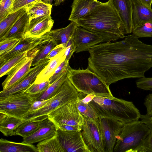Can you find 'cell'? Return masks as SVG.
Here are the masks:
<instances>
[{
  "instance_id": "6da1fadb",
  "label": "cell",
  "mask_w": 152,
  "mask_h": 152,
  "mask_svg": "<svg viewBox=\"0 0 152 152\" xmlns=\"http://www.w3.org/2000/svg\"><path fill=\"white\" fill-rule=\"evenodd\" d=\"M74 22L78 26L101 36L103 42L113 41L125 37L123 22L109 0L96 6Z\"/></svg>"
},
{
  "instance_id": "7a4b0ae2",
  "label": "cell",
  "mask_w": 152,
  "mask_h": 152,
  "mask_svg": "<svg viewBox=\"0 0 152 152\" xmlns=\"http://www.w3.org/2000/svg\"><path fill=\"white\" fill-rule=\"evenodd\" d=\"M99 117L116 119L124 124L138 120L141 114L132 102L115 97L95 96L88 103Z\"/></svg>"
},
{
  "instance_id": "3957f363",
  "label": "cell",
  "mask_w": 152,
  "mask_h": 152,
  "mask_svg": "<svg viewBox=\"0 0 152 152\" xmlns=\"http://www.w3.org/2000/svg\"><path fill=\"white\" fill-rule=\"evenodd\" d=\"M67 77L79 93L86 95L93 94L95 96L110 99L114 97L109 86L88 68L85 69H75L69 66Z\"/></svg>"
},
{
  "instance_id": "277c9868",
  "label": "cell",
  "mask_w": 152,
  "mask_h": 152,
  "mask_svg": "<svg viewBox=\"0 0 152 152\" xmlns=\"http://www.w3.org/2000/svg\"><path fill=\"white\" fill-rule=\"evenodd\" d=\"M151 130L139 120L125 124L117 138L113 152H140Z\"/></svg>"
},
{
  "instance_id": "5b68a950",
  "label": "cell",
  "mask_w": 152,
  "mask_h": 152,
  "mask_svg": "<svg viewBox=\"0 0 152 152\" xmlns=\"http://www.w3.org/2000/svg\"><path fill=\"white\" fill-rule=\"evenodd\" d=\"M79 92L67 78L60 87L56 94L44 106L24 116V121L45 119L54 110L69 103L75 102Z\"/></svg>"
},
{
  "instance_id": "8992f818",
  "label": "cell",
  "mask_w": 152,
  "mask_h": 152,
  "mask_svg": "<svg viewBox=\"0 0 152 152\" xmlns=\"http://www.w3.org/2000/svg\"><path fill=\"white\" fill-rule=\"evenodd\" d=\"M58 128L67 131H81L84 118L75 102L66 104L48 115Z\"/></svg>"
},
{
  "instance_id": "52a82bcc",
  "label": "cell",
  "mask_w": 152,
  "mask_h": 152,
  "mask_svg": "<svg viewBox=\"0 0 152 152\" xmlns=\"http://www.w3.org/2000/svg\"><path fill=\"white\" fill-rule=\"evenodd\" d=\"M36 99L25 91L11 95L0 99V113L23 118Z\"/></svg>"
},
{
  "instance_id": "ba28073f",
  "label": "cell",
  "mask_w": 152,
  "mask_h": 152,
  "mask_svg": "<svg viewBox=\"0 0 152 152\" xmlns=\"http://www.w3.org/2000/svg\"><path fill=\"white\" fill-rule=\"evenodd\" d=\"M96 122L102 134L105 152H113L117 139L125 124L114 119L100 117Z\"/></svg>"
},
{
  "instance_id": "9c48e42d",
  "label": "cell",
  "mask_w": 152,
  "mask_h": 152,
  "mask_svg": "<svg viewBox=\"0 0 152 152\" xmlns=\"http://www.w3.org/2000/svg\"><path fill=\"white\" fill-rule=\"evenodd\" d=\"M84 118L81 132L86 145L90 152H105L103 140L98 124L90 119Z\"/></svg>"
},
{
  "instance_id": "30bf717a",
  "label": "cell",
  "mask_w": 152,
  "mask_h": 152,
  "mask_svg": "<svg viewBox=\"0 0 152 152\" xmlns=\"http://www.w3.org/2000/svg\"><path fill=\"white\" fill-rule=\"evenodd\" d=\"M50 59L45 58L41 60L16 83L0 92V99L15 93L25 91L34 83L37 76L48 64Z\"/></svg>"
},
{
  "instance_id": "8fae6325",
  "label": "cell",
  "mask_w": 152,
  "mask_h": 152,
  "mask_svg": "<svg viewBox=\"0 0 152 152\" xmlns=\"http://www.w3.org/2000/svg\"><path fill=\"white\" fill-rule=\"evenodd\" d=\"M38 51L37 47L29 51L27 55L7 74V76L2 84L3 90L16 83L28 72L33 59Z\"/></svg>"
},
{
  "instance_id": "7c38bea8",
  "label": "cell",
  "mask_w": 152,
  "mask_h": 152,
  "mask_svg": "<svg viewBox=\"0 0 152 152\" xmlns=\"http://www.w3.org/2000/svg\"><path fill=\"white\" fill-rule=\"evenodd\" d=\"M57 135L64 152H90L81 131H67L58 128Z\"/></svg>"
},
{
  "instance_id": "4fadbf2b",
  "label": "cell",
  "mask_w": 152,
  "mask_h": 152,
  "mask_svg": "<svg viewBox=\"0 0 152 152\" xmlns=\"http://www.w3.org/2000/svg\"><path fill=\"white\" fill-rule=\"evenodd\" d=\"M75 52L88 50L93 46L103 42L102 37L94 32L77 26L74 34Z\"/></svg>"
},
{
  "instance_id": "5bb4252c",
  "label": "cell",
  "mask_w": 152,
  "mask_h": 152,
  "mask_svg": "<svg viewBox=\"0 0 152 152\" xmlns=\"http://www.w3.org/2000/svg\"><path fill=\"white\" fill-rule=\"evenodd\" d=\"M54 23L51 15L30 20L23 38L40 37L51 30Z\"/></svg>"
},
{
  "instance_id": "9a60e30c",
  "label": "cell",
  "mask_w": 152,
  "mask_h": 152,
  "mask_svg": "<svg viewBox=\"0 0 152 152\" xmlns=\"http://www.w3.org/2000/svg\"><path fill=\"white\" fill-rule=\"evenodd\" d=\"M119 15L124 26L125 34L132 33L133 0H109Z\"/></svg>"
},
{
  "instance_id": "2e32d148",
  "label": "cell",
  "mask_w": 152,
  "mask_h": 152,
  "mask_svg": "<svg viewBox=\"0 0 152 152\" xmlns=\"http://www.w3.org/2000/svg\"><path fill=\"white\" fill-rule=\"evenodd\" d=\"M44 39L43 35L40 37L22 38L12 50L0 55V67L12 57L26 51H29L37 47Z\"/></svg>"
},
{
  "instance_id": "e0dca14e",
  "label": "cell",
  "mask_w": 152,
  "mask_h": 152,
  "mask_svg": "<svg viewBox=\"0 0 152 152\" xmlns=\"http://www.w3.org/2000/svg\"><path fill=\"white\" fill-rule=\"evenodd\" d=\"M58 128L48 117L43 120L38 129L33 134L23 138L22 143L32 144L50 138L56 134Z\"/></svg>"
},
{
  "instance_id": "ac0fdd59",
  "label": "cell",
  "mask_w": 152,
  "mask_h": 152,
  "mask_svg": "<svg viewBox=\"0 0 152 152\" xmlns=\"http://www.w3.org/2000/svg\"><path fill=\"white\" fill-rule=\"evenodd\" d=\"M133 30L146 23L152 22V9L138 0H133L132 14Z\"/></svg>"
},
{
  "instance_id": "d6986e66",
  "label": "cell",
  "mask_w": 152,
  "mask_h": 152,
  "mask_svg": "<svg viewBox=\"0 0 152 152\" xmlns=\"http://www.w3.org/2000/svg\"><path fill=\"white\" fill-rule=\"evenodd\" d=\"M102 3L97 0H74L68 20L75 21L85 16L96 6Z\"/></svg>"
},
{
  "instance_id": "ffe728a7",
  "label": "cell",
  "mask_w": 152,
  "mask_h": 152,
  "mask_svg": "<svg viewBox=\"0 0 152 152\" xmlns=\"http://www.w3.org/2000/svg\"><path fill=\"white\" fill-rule=\"evenodd\" d=\"M78 26L74 21H71L66 27L50 30L43 35L45 39L54 41L57 45L63 44L66 45L69 39L72 36Z\"/></svg>"
},
{
  "instance_id": "44dd1931",
  "label": "cell",
  "mask_w": 152,
  "mask_h": 152,
  "mask_svg": "<svg viewBox=\"0 0 152 152\" xmlns=\"http://www.w3.org/2000/svg\"><path fill=\"white\" fill-rule=\"evenodd\" d=\"M65 50V48L50 59L48 64L37 76L34 83H40L49 80L56 68L65 59L66 57L64 55Z\"/></svg>"
},
{
  "instance_id": "7402d4cb",
  "label": "cell",
  "mask_w": 152,
  "mask_h": 152,
  "mask_svg": "<svg viewBox=\"0 0 152 152\" xmlns=\"http://www.w3.org/2000/svg\"><path fill=\"white\" fill-rule=\"evenodd\" d=\"M29 21V16L25 10L0 41L8 39L23 38Z\"/></svg>"
},
{
  "instance_id": "603a6c76",
  "label": "cell",
  "mask_w": 152,
  "mask_h": 152,
  "mask_svg": "<svg viewBox=\"0 0 152 152\" xmlns=\"http://www.w3.org/2000/svg\"><path fill=\"white\" fill-rule=\"evenodd\" d=\"M24 121L23 118L0 113V131L7 137L14 135L15 130Z\"/></svg>"
},
{
  "instance_id": "cb8c5ba5",
  "label": "cell",
  "mask_w": 152,
  "mask_h": 152,
  "mask_svg": "<svg viewBox=\"0 0 152 152\" xmlns=\"http://www.w3.org/2000/svg\"><path fill=\"white\" fill-rule=\"evenodd\" d=\"M1 152H38L33 144L16 142L1 138L0 139Z\"/></svg>"
},
{
  "instance_id": "d4e9b609",
  "label": "cell",
  "mask_w": 152,
  "mask_h": 152,
  "mask_svg": "<svg viewBox=\"0 0 152 152\" xmlns=\"http://www.w3.org/2000/svg\"><path fill=\"white\" fill-rule=\"evenodd\" d=\"M52 5L47 4L42 0H37L26 6V10L29 19L51 15Z\"/></svg>"
},
{
  "instance_id": "484cf974",
  "label": "cell",
  "mask_w": 152,
  "mask_h": 152,
  "mask_svg": "<svg viewBox=\"0 0 152 152\" xmlns=\"http://www.w3.org/2000/svg\"><path fill=\"white\" fill-rule=\"evenodd\" d=\"M68 70V69L56 81L50 84L44 91L38 95L35 96L36 100H46L53 97L57 93L62 84L67 78Z\"/></svg>"
},
{
  "instance_id": "4316f807",
  "label": "cell",
  "mask_w": 152,
  "mask_h": 152,
  "mask_svg": "<svg viewBox=\"0 0 152 152\" xmlns=\"http://www.w3.org/2000/svg\"><path fill=\"white\" fill-rule=\"evenodd\" d=\"M44 119L24 121L15 130L14 135H19L24 138L31 135L38 129Z\"/></svg>"
},
{
  "instance_id": "83f0119b",
  "label": "cell",
  "mask_w": 152,
  "mask_h": 152,
  "mask_svg": "<svg viewBox=\"0 0 152 152\" xmlns=\"http://www.w3.org/2000/svg\"><path fill=\"white\" fill-rule=\"evenodd\" d=\"M38 152H64L56 134L39 142L37 145Z\"/></svg>"
},
{
  "instance_id": "f1b7e54d",
  "label": "cell",
  "mask_w": 152,
  "mask_h": 152,
  "mask_svg": "<svg viewBox=\"0 0 152 152\" xmlns=\"http://www.w3.org/2000/svg\"><path fill=\"white\" fill-rule=\"evenodd\" d=\"M26 10V7L11 12L0 21V40L7 34L19 17Z\"/></svg>"
},
{
  "instance_id": "f546056e",
  "label": "cell",
  "mask_w": 152,
  "mask_h": 152,
  "mask_svg": "<svg viewBox=\"0 0 152 152\" xmlns=\"http://www.w3.org/2000/svg\"><path fill=\"white\" fill-rule=\"evenodd\" d=\"M56 45V43L54 41L45 39L44 37L42 43L37 46L39 50L33 59L31 66H35L41 60L45 58L51 50Z\"/></svg>"
},
{
  "instance_id": "4dcf8cb0",
  "label": "cell",
  "mask_w": 152,
  "mask_h": 152,
  "mask_svg": "<svg viewBox=\"0 0 152 152\" xmlns=\"http://www.w3.org/2000/svg\"><path fill=\"white\" fill-rule=\"evenodd\" d=\"M75 102L79 110L84 117L97 122L99 117L97 114L88 104L82 101L80 94L79 98Z\"/></svg>"
},
{
  "instance_id": "1f68e13d",
  "label": "cell",
  "mask_w": 152,
  "mask_h": 152,
  "mask_svg": "<svg viewBox=\"0 0 152 152\" xmlns=\"http://www.w3.org/2000/svg\"><path fill=\"white\" fill-rule=\"evenodd\" d=\"M28 51L18 54L10 58L0 67V77L7 74L27 54Z\"/></svg>"
},
{
  "instance_id": "d6a6232c",
  "label": "cell",
  "mask_w": 152,
  "mask_h": 152,
  "mask_svg": "<svg viewBox=\"0 0 152 152\" xmlns=\"http://www.w3.org/2000/svg\"><path fill=\"white\" fill-rule=\"evenodd\" d=\"M50 85L49 80L38 84L33 83L25 90V92L31 95L37 96L44 91Z\"/></svg>"
},
{
  "instance_id": "836d02e7",
  "label": "cell",
  "mask_w": 152,
  "mask_h": 152,
  "mask_svg": "<svg viewBox=\"0 0 152 152\" xmlns=\"http://www.w3.org/2000/svg\"><path fill=\"white\" fill-rule=\"evenodd\" d=\"M132 34L138 38L152 37V22L146 23L134 29Z\"/></svg>"
},
{
  "instance_id": "e575fe53",
  "label": "cell",
  "mask_w": 152,
  "mask_h": 152,
  "mask_svg": "<svg viewBox=\"0 0 152 152\" xmlns=\"http://www.w3.org/2000/svg\"><path fill=\"white\" fill-rule=\"evenodd\" d=\"M21 39V38L8 39L0 41V55L12 50Z\"/></svg>"
},
{
  "instance_id": "d590c367",
  "label": "cell",
  "mask_w": 152,
  "mask_h": 152,
  "mask_svg": "<svg viewBox=\"0 0 152 152\" xmlns=\"http://www.w3.org/2000/svg\"><path fill=\"white\" fill-rule=\"evenodd\" d=\"M14 0H1L0 21L11 12Z\"/></svg>"
},
{
  "instance_id": "8d00e7d4",
  "label": "cell",
  "mask_w": 152,
  "mask_h": 152,
  "mask_svg": "<svg viewBox=\"0 0 152 152\" xmlns=\"http://www.w3.org/2000/svg\"><path fill=\"white\" fill-rule=\"evenodd\" d=\"M69 61L65 59L56 68L53 75L49 80L50 84L56 81L65 71L68 70L70 66Z\"/></svg>"
},
{
  "instance_id": "74e56055",
  "label": "cell",
  "mask_w": 152,
  "mask_h": 152,
  "mask_svg": "<svg viewBox=\"0 0 152 152\" xmlns=\"http://www.w3.org/2000/svg\"><path fill=\"white\" fill-rule=\"evenodd\" d=\"M136 85L140 89L152 91V77H141L136 80Z\"/></svg>"
},
{
  "instance_id": "f35d334b",
  "label": "cell",
  "mask_w": 152,
  "mask_h": 152,
  "mask_svg": "<svg viewBox=\"0 0 152 152\" xmlns=\"http://www.w3.org/2000/svg\"><path fill=\"white\" fill-rule=\"evenodd\" d=\"M75 48L74 41V35L69 39L65 45L64 55L65 60L69 61L73 53L75 52Z\"/></svg>"
},
{
  "instance_id": "ab89813d",
  "label": "cell",
  "mask_w": 152,
  "mask_h": 152,
  "mask_svg": "<svg viewBox=\"0 0 152 152\" xmlns=\"http://www.w3.org/2000/svg\"><path fill=\"white\" fill-rule=\"evenodd\" d=\"M140 152H152V131L151 130L145 139Z\"/></svg>"
},
{
  "instance_id": "60d3db41",
  "label": "cell",
  "mask_w": 152,
  "mask_h": 152,
  "mask_svg": "<svg viewBox=\"0 0 152 152\" xmlns=\"http://www.w3.org/2000/svg\"><path fill=\"white\" fill-rule=\"evenodd\" d=\"M37 0H14L11 12L25 7L28 5Z\"/></svg>"
},
{
  "instance_id": "b9f144b4",
  "label": "cell",
  "mask_w": 152,
  "mask_h": 152,
  "mask_svg": "<svg viewBox=\"0 0 152 152\" xmlns=\"http://www.w3.org/2000/svg\"><path fill=\"white\" fill-rule=\"evenodd\" d=\"M51 99L46 100H35L32 104L28 112L24 116L41 108L46 104Z\"/></svg>"
},
{
  "instance_id": "7bdbcfd3",
  "label": "cell",
  "mask_w": 152,
  "mask_h": 152,
  "mask_svg": "<svg viewBox=\"0 0 152 152\" xmlns=\"http://www.w3.org/2000/svg\"><path fill=\"white\" fill-rule=\"evenodd\" d=\"M144 105L146 109V115L152 116V93L148 95L144 99Z\"/></svg>"
},
{
  "instance_id": "ee69618b",
  "label": "cell",
  "mask_w": 152,
  "mask_h": 152,
  "mask_svg": "<svg viewBox=\"0 0 152 152\" xmlns=\"http://www.w3.org/2000/svg\"><path fill=\"white\" fill-rule=\"evenodd\" d=\"M65 48V46L64 44L57 45L51 50L45 58L50 59L58 54Z\"/></svg>"
},
{
  "instance_id": "f6af8a7d",
  "label": "cell",
  "mask_w": 152,
  "mask_h": 152,
  "mask_svg": "<svg viewBox=\"0 0 152 152\" xmlns=\"http://www.w3.org/2000/svg\"><path fill=\"white\" fill-rule=\"evenodd\" d=\"M95 96L93 94H88L83 98L81 99L82 101L84 103L88 104L90 102Z\"/></svg>"
},
{
  "instance_id": "bcb514c9",
  "label": "cell",
  "mask_w": 152,
  "mask_h": 152,
  "mask_svg": "<svg viewBox=\"0 0 152 152\" xmlns=\"http://www.w3.org/2000/svg\"><path fill=\"white\" fill-rule=\"evenodd\" d=\"M140 119L142 122L147 121L152 122V116H148L145 115H141Z\"/></svg>"
},
{
  "instance_id": "7dc6e473",
  "label": "cell",
  "mask_w": 152,
  "mask_h": 152,
  "mask_svg": "<svg viewBox=\"0 0 152 152\" xmlns=\"http://www.w3.org/2000/svg\"><path fill=\"white\" fill-rule=\"evenodd\" d=\"M141 3L146 6L151 8V6L152 4V0H138Z\"/></svg>"
},
{
  "instance_id": "c3c4849f",
  "label": "cell",
  "mask_w": 152,
  "mask_h": 152,
  "mask_svg": "<svg viewBox=\"0 0 152 152\" xmlns=\"http://www.w3.org/2000/svg\"><path fill=\"white\" fill-rule=\"evenodd\" d=\"M143 122L152 131V122L147 121H144Z\"/></svg>"
},
{
  "instance_id": "681fc988",
  "label": "cell",
  "mask_w": 152,
  "mask_h": 152,
  "mask_svg": "<svg viewBox=\"0 0 152 152\" xmlns=\"http://www.w3.org/2000/svg\"><path fill=\"white\" fill-rule=\"evenodd\" d=\"M66 0H56L54 5L57 6L60 5L61 3L64 2Z\"/></svg>"
},
{
  "instance_id": "f907efd6",
  "label": "cell",
  "mask_w": 152,
  "mask_h": 152,
  "mask_svg": "<svg viewBox=\"0 0 152 152\" xmlns=\"http://www.w3.org/2000/svg\"><path fill=\"white\" fill-rule=\"evenodd\" d=\"M45 3L48 4H52V2L54 0H42Z\"/></svg>"
}]
</instances>
